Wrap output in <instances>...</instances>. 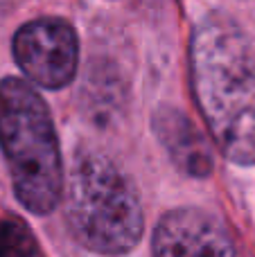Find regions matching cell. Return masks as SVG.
Listing matches in <instances>:
<instances>
[{"label":"cell","instance_id":"obj_4","mask_svg":"<svg viewBox=\"0 0 255 257\" xmlns=\"http://www.w3.org/2000/svg\"><path fill=\"white\" fill-rule=\"evenodd\" d=\"M12 52L18 68L36 86L57 90L75 79L79 41L70 23L61 18H36L16 32Z\"/></svg>","mask_w":255,"mask_h":257},{"label":"cell","instance_id":"obj_7","mask_svg":"<svg viewBox=\"0 0 255 257\" xmlns=\"http://www.w3.org/2000/svg\"><path fill=\"white\" fill-rule=\"evenodd\" d=\"M39 246L32 230L18 219H0V257H34Z\"/></svg>","mask_w":255,"mask_h":257},{"label":"cell","instance_id":"obj_2","mask_svg":"<svg viewBox=\"0 0 255 257\" xmlns=\"http://www.w3.org/2000/svg\"><path fill=\"white\" fill-rule=\"evenodd\" d=\"M0 147L23 208L50 214L63 192L57 131L45 99L18 77L0 79Z\"/></svg>","mask_w":255,"mask_h":257},{"label":"cell","instance_id":"obj_6","mask_svg":"<svg viewBox=\"0 0 255 257\" xmlns=\"http://www.w3.org/2000/svg\"><path fill=\"white\" fill-rule=\"evenodd\" d=\"M154 128L179 169L190 176H208L212 172L210 147L183 113L174 108H161L154 117Z\"/></svg>","mask_w":255,"mask_h":257},{"label":"cell","instance_id":"obj_5","mask_svg":"<svg viewBox=\"0 0 255 257\" xmlns=\"http://www.w3.org/2000/svg\"><path fill=\"white\" fill-rule=\"evenodd\" d=\"M152 257H235L219 221L201 208L170 210L154 228Z\"/></svg>","mask_w":255,"mask_h":257},{"label":"cell","instance_id":"obj_1","mask_svg":"<svg viewBox=\"0 0 255 257\" xmlns=\"http://www.w3.org/2000/svg\"><path fill=\"white\" fill-rule=\"evenodd\" d=\"M192 88L219 151L235 165L255 163V54L224 14L197 25L190 43Z\"/></svg>","mask_w":255,"mask_h":257},{"label":"cell","instance_id":"obj_3","mask_svg":"<svg viewBox=\"0 0 255 257\" xmlns=\"http://www.w3.org/2000/svg\"><path fill=\"white\" fill-rule=\"evenodd\" d=\"M66 219L72 237L97 255H126L143 239V205L129 178L102 154L77 156L68 178Z\"/></svg>","mask_w":255,"mask_h":257}]
</instances>
